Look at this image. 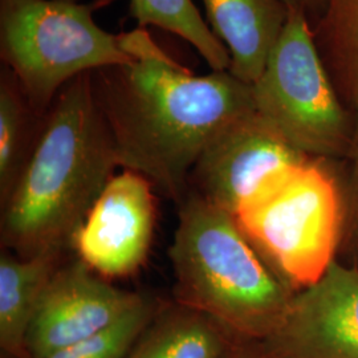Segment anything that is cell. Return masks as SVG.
I'll return each instance as SVG.
<instances>
[{
	"instance_id": "obj_1",
	"label": "cell",
	"mask_w": 358,
	"mask_h": 358,
	"mask_svg": "<svg viewBox=\"0 0 358 358\" xmlns=\"http://www.w3.org/2000/svg\"><path fill=\"white\" fill-rule=\"evenodd\" d=\"M122 44L129 63L90 72L120 167L141 174L179 205L207 143L255 112L252 85L229 71L195 75L146 28L122 32Z\"/></svg>"
},
{
	"instance_id": "obj_2",
	"label": "cell",
	"mask_w": 358,
	"mask_h": 358,
	"mask_svg": "<svg viewBox=\"0 0 358 358\" xmlns=\"http://www.w3.org/2000/svg\"><path fill=\"white\" fill-rule=\"evenodd\" d=\"M120 167L90 73L75 77L45 113L38 141L1 203V244L20 256L72 245Z\"/></svg>"
},
{
	"instance_id": "obj_3",
	"label": "cell",
	"mask_w": 358,
	"mask_h": 358,
	"mask_svg": "<svg viewBox=\"0 0 358 358\" xmlns=\"http://www.w3.org/2000/svg\"><path fill=\"white\" fill-rule=\"evenodd\" d=\"M169 259L174 301L205 313L242 340L264 341L294 297L236 217L192 192L178 205Z\"/></svg>"
},
{
	"instance_id": "obj_4",
	"label": "cell",
	"mask_w": 358,
	"mask_h": 358,
	"mask_svg": "<svg viewBox=\"0 0 358 358\" xmlns=\"http://www.w3.org/2000/svg\"><path fill=\"white\" fill-rule=\"evenodd\" d=\"M307 158L272 174L234 217L256 251L292 291L319 282L332 264L343 203L332 174Z\"/></svg>"
},
{
	"instance_id": "obj_5",
	"label": "cell",
	"mask_w": 358,
	"mask_h": 358,
	"mask_svg": "<svg viewBox=\"0 0 358 358\" xmlns=\"http://www.w3.org/2000/svg\"><path fill=\"white\" fill-rule=\"evenodd\" d=\"M99 4L0 0L1 65L13 71L40 113L48 112L57 93L75 77L130 62L122 34H110L96 23Z\"/></svg>"
},
{
	"instance_id": "obj_6",
	"label": "cell",
	"mask_w": 358,
	"mask_h": 358,
	"mask_svg": "<svg viewBox=\"0 0 358 358\" xmlns=\"http://www.w3.org/2000/svg\"><path fill=\"white\" fill-rule=\"evenodd\" d=\"M256 113L308 158L348 154L352 122L306 13L289 10L282 35L252 84Z\"/></svg>"
},
{
	"instance_id": "obj_7",
	"label": "cell",
	"mask_w": 358,
	"mask_h": 358,
	"mask_svg": "<svg viewBox=\"0 0 358 358\" xmlns=\"http://www.w3.org/2000/svg\"><path fill=\"white\" fill-rule=\"evenodd\" d=\"M307 158L255 110L207 143L190 173L189 192L235 215L272 174Z\"/></svg>"
},
{
	"instance_id": "obj_8",
	"label": "cell",
	"mask_w": 358,
	"mask_h": 358,
	"mask_svg": "<svg viewBox=\"0 0 358 358\" xmlns=\"http://www.w3.org/2000/svg\"><path fill=\"white\" fill-rule=\"evenodd\" d=\"M145 297L110 284L78 257L60 264L29 325L28 356L48 358L103 333L141 304Z\"/></svg>"
},
{
	"instance_id": "obj_9",
	"label": "cell",
	"mask_w": 358,
	"mask_h": 358,
	"mask_svg": "<svg viewBox=\"0 0 358 358\" xmlns=\"http://www.w3.org/2000/svg\"><path fill=\"white\" fill-rule=\"evenodd\" d=\"M153 189L136 171L122 169L115 174L73 238L78 259L105 279L140 271L153 243Z\"/></svg>"
},
{
	"instance_id": "obj_10",
	"label": "cell",
	"mask_w": 358,
	"mask_h": 358,
	"mask_svg": "<svg viewBox=\"0 0 358 358\" xmlns=\"http://www.w3.org/2000/svg\"><path fill=\"white\" fill-rule=\"evenodd\" d=\"M278 358H358V268L334 260L263 341Z\"/></svg>"
},
{
	"instance_id": "obj_11",
	"label": "cell",
	"mask_w": 358,
	"mask_h": 358,
	"mask_svg": "<svg viewBox=\"0 0 358 358\" xmlns=\"http://www.w3.org/2000/svg\"><path fill=\"white\" fill-rule=\"evenodd\" d=\"M207 24L230 52L229 72L252 85L282 35L289 8L284 0H202Z\"/></svg>"
},
{
	"instance_id": "obj_12",
	"label": "cell",
	"mask_w": 358,
	"mask_h": 358,
	"mask_svg": "<svg viewBox=\"0 0 358 358\" xmlns=\"http://www.w3.org/2000/svg\"><path fill=\"white\" fill-rule=\"evenodd\" d=\"M242 340L205 313L161 304L125 358H227Z\"/></svg>"
},
{
	"instance_id": "obj_13",
	"label": "cell",
	"mask_w": 358,
	"mask_h": 358,
	"mask_svg": "<svg viewBox=\"0 0 358 358\" xmlns=\"http://www.w3.org/2000/svg\"><path fill=\"white\" fill-rule=\"evenodd\" d=\"M62 250L20 256L6 250L0 255V346L13 358H29L27 334L40 299L56 269Z\"/></svg>"
},
{
	"instance_id": "obj_14",
	"label": "cell",
	"mask_w": 358,
	"mask_h": 358,
	"mask_svg": "<svg viewBox=\"0 0 358 358\" xmlns=\"http://www.w3.org/2000/svg\"><path fill=\"white\" fill-rule=\"evenodd\" d=\"M45 113L38 112L13 71L0 64V201L13 192L38 141Z\"/></svg>"
},
{
	"instance_id": "obj_15",
	"label": "cell",
	"mask_w": 358,
	"mask_h": 358,
	"mask_svg": "<svg viewBox=\"0 0 358 358\" xmlns=\"http://www.w3.org/2000/svg\"><path fill=\"white\" fill-rule=\"evenodd\" d=\"M130 15L141 28L157 27L192 44L211 71H229L230 52L192 0H130Z\"/></svg>"
},
{
	"instance_id": "obj_16",
	"label": "cell",
	"mask_w": 358,
	"mask_h": 358,
	"mask_svg": "<svg viewBox=\"0 0 358 358\" xmlns=\"http://www.w3.org/2000/svg\"><path fill=\"white\" fill-rule=\"evenodd\" d=\"M159 307L161 303L146 296L141 304L109 329L64 348L48 358H125Z\"/></svg>"
},
{
	"instance_id": "obj_17",
	"label": "cell",
	"mask_w": 358,
	"mask_h": 358,
	"mask_svg": "<svg viewBox=\"0 0 358 358\" xmlns=\"http://www.w3.org/2000/svg\"><path fill=\"white\" fill-rule=\"evenodd\" d=\"M227 358H278L263 341L245 340Z\"/></svg>"
},
{
	"instance_id": "obj_18",
	"label": "cell",
	"mask_w": 358,
	"mask_h": 358,
	"mask_svg": "<svg viewBox=\"0 0 358 358\" xmlns=\"http://www.w3.org/2000/svg\"><path fill=\"white\" fill-rule=\"evenodd\" d=\"M289 10L306 13L310 20L312 16H320L324 10L325 0H284Z\"/></svg>"
}]
</instances>
